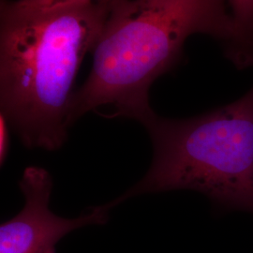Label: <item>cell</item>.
Returning a JSON list of instances; mask_svg holds the SVG:
<instances>
[{
	"instance_id": "obj_3",
	"label": "cell",
	"mask_w": 253,
	"mask_h": 253,
	"mask_svg": "<svg viewBox=\"0 0 253 253\" xmlns=\"http://www.w3.org/2000/svg\"><path fill=\"white\" fill-rule=\"evenodd\" d=\"M142 124L153 145L152 163L111 208L144 194L190 190L219 208L253 214V87L235 102L194 118L153 112Z\"/></svg>"
},
{
	"instance_id": "obj_1",
	"label": "cell",
	"mask_w": 253,
	"mask_h": 253,
	"mask_svg": "<svg viewBox=\"0 0 253 253\" xmlns=\"http://www.w3.org/2000/svg\"><path fill=\"white\" fill-rule=\"evenodd\" d=\"M109 1L38 10L1 0V115L28 148L54 151L65 144L74 81Z\"/></svg>"
},
{
	"instance_id": "obj_8",
	"label": "cell",
	"mask_w": 253,
	"mask_h": 253,
	"mask_svg": "<svg viewBox=\"0 0 253 253\" xmlns=\"http://www.w3.org/2000/svg\"><path fill=\"white\" fill-rule=\"evenodd\" d=\"M55 253V252H53V253Z\"/></svg>"
},
{
	"instance_id": "obj_7",
	"label": "cell",
	"mask_w": 253,
	"mask_h": 253,
	"mask_svg": "<svg viewBox=\"0 0 253 253\" xmlns=\"http://www.w3.org/2000/svg\"><path fill=\"white\" fill-rule=\"evenodd\" d=\"M9 123L3 115H0V162H5L9 152Z\"/></svg>"
},
{
	"instance_id": "obj_6",
	"label": "cell",
	"mask_w": 253,
	"mask_h": 253,
	"mask_svg": "<svg viewBox=\"0 0 253 253\" xmlns=\"http://www.w3.org/2000/svg\"><path fill=\"white\" fill-rule=\"evenodd\" d=\"M101 0H16L17 4L27 9L51 10L70 7L77 4L96 2Z\"/></svg>"
},
{
	"instance_id": "obj_5",
	"label": "cell",
	"mask_w": 253,
	"mask_h": 253,
	"mask_svg": "<svg viewBox=\"0 0 253 253\" xmlns=\"http://www.w3.org/2000/svg\"><path fill=\"white\" fill-rule=\"evenodd\" d=\"M234 33L224 46L227 58L237 69L253 67V0H228Z\"/></svg>"
},
{
	"instance_id": "obj_4",
	"label": "cell",
	"mask_w": 253,
	"mask_h": 253,
	"mask_svg": "<svg viewBox=\"0 0 253 253\" xmlns=\"http://www.w3.org/2000/svg\"><path fill=\"white\" fill-rule=\"evenodd\" d=\"M25 197L24 208L0 226V253H50L74 230L103 225L109 219V204L93 207L76 218L54 214L49 208L53 180L41 167H27L19 181Z\"/></svg>"
},
{
	"instance_id": "obj_2",
	"label": "cell",
	"mask_w": 253,
	"mask_h": 253,
	"mask_svg": "<svg viewBox=\"0 0 253 253\" xmlns=\"http://www.w3.org/2000/svg\"><path fill=\"white\" fill-rule=\"evenodd\" d=\"M195 33L226 45L234 33L226 0H110L89 76L72 97L69 127L102 106L114 108L110 118L142 123L153 113L151 84L178 63L186 40Z\"/></svg>"
}]
</instances>
